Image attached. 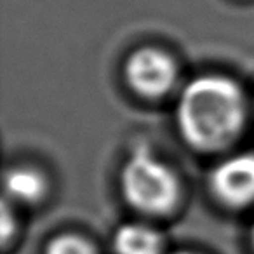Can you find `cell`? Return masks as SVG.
<instances>
[{"label":"cell","instance_id":"cell-5","mask_svg":"<svg viewBox=\"0 0 254 254\" xmlns=\"http://www.w3.org/2000/svg\"><path fill=\"white\" fill-rule=\"evenodd\" d=\"M117 254H166L162 233L141 221L124 223L113 235Z\"/></svg>","mask_w":254,"mask_h":254},{"label":"cell","instance_id":"cell-6","mask_svg":"<svg viewBox=\"0 0 254 254\" xmlns=\"http://www.w3.org/2000/svg\"><path fill=\"white\" fill-rule=\"evenodd\" d=\"M46 188V178L32 167H12L5 173V195L16 204H35L44 197Z\"/></svg>","mask_w":254,"mask_h":254},{"label":"cell","instance_id":"cell-1","mask_svg":"<svg viewBox=\"0 0 254 254\" xmlns=\"http://www.w3.org/2000/svg\"><path fill=\"white\" fill-rule=\"evenodd\" d=\"M246 115L242 87L223 75H202L190 80L176 105V124L183 139L204 152L230 145L242 131Z\"/></svg>","mask_w":254,"mask_h":254},{"label":"cell","instance_id":"cell-7","mask_svg":"<svg viewBox=\"0 0 254 254\" xmlns=\"http://www.w3.org/2000/svg\"><path fill=\"white\" fill-rule=\"evenodd\" d=\"M46 254H96V247L78 233H61L47 244Z\"/></svg>","mask_w":254,"mask_h":254},{"label":"cell","instance_id":"cell-9","mask_svg":"<svg viewBox=\"0 0 254 254\" xmlns=\"http://www.w3.org/2000/svg\"><path fill=\"white\" fill-rule=\"evenodd\" d=\"M251 239H253V246H254V225H253V232H251Z\"/></svg>","mask_w":254,"mask_h":254},{"label":"cell","instance_id":"cell-4","mask_svg":"<svg viewBox=\"0 0 254 254\" xmlns=\"http://www.w3.org/2000/svg\"><path fill=\"white\" fill-rule=\"evenodd\" d=\"M212 193L230 207L254 202V153H235L221 160L209 176Z\"/></svg>","mask_w":254,"mask_h":254},{"label":"cell","instance_id":"cell-3","mask_svg":"<svg viewBox=\"0 0 254 254\" xmlns=\"http://www.w3.org/2000/svg\"><path fill=\"white\" fill-rule=\"evenodd\" d=\"M126 80L145 98H160L174 87L178 68L167 53L157 47L136 49L126 61Z\"/></svg>","mask_w":254,"mask_h":254},{"label":"cell","instance_id":"cell-8","mask_svg":"<svg viewBox=\"0 0 254 254\" xmlns=\"http://www.w3.org/2000/svg\"><path fill=\"white\" fill-rule=\"evenodd\" d=\"M171 254H195V253H190V251H176V253H171Z\"/></svg>","mask_w":254,"mask_h":254},{"label":"cell","instance_id":"cell-2","mask_svg":"<svg viewBox=\"0 0 254 254\" xmlns=\"http://www.w3.org/2000/svg\"><path fill=\"white\" fill-rule=\"evenodd\" d=\"M120 190L132 209L150 216L169 212L181 195L176 173L145 146L136 148L124 164Z\"/></svg>","mask_w":254,"mask_h":254}]
</instances>
